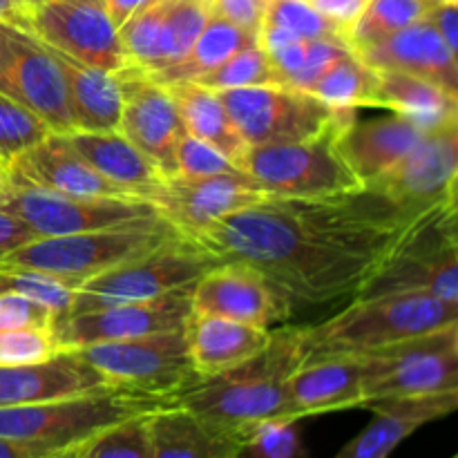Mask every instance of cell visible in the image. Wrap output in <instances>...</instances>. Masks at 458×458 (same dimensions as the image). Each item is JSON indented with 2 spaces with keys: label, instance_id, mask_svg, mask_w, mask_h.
I'll list each match as a JSON object with an SVG mask.
<instances>
[{
  "label": "cell",
  "instance_id": "obj_1",
  "mask_svg": "<svg viewBox=\"0 0 458 458\" xmlns=\"http://www.w3.org/2000/svg\"><path fill=\"white\" fill-rule=\"evenodd\" d=\"M414 219L378 188L313 199L264 197L192 242L219 262L258 268L291 307L356 298Z\"/></svg>",
  "mask_w": 458,
  "mask_h": 458
},
{
  "label": "cell",
  "instance_id": "obj_2",
  "mask_svg": "<svg viewBox=\"0 0 458 458\" xmlns=\"http://www.w3.org/2000/svg\"><path fill=\"white\" fill-rule=\"evenodd\" d=\"M302 362L300 329H273L271 344L262 353L222 374L199 378L170 403L186 407L215 428L246 438L262 420L295 419L286 380Z\"/></svg>",
  "mask_w": 458,
  "mask_h": 458
},
{
  "label": "cell",
  "instance_id": "obj_3",
  "mask_svg": "<svg viewBox=\"0 0 458 458\" xmlns=\"http://www.w3.org/2000/svg\"><path fill=\"white\" fill-rule=\"evenodd\" d=\"M452 325H458V304L428 293H392L353 298L322 325L300 329V338L304 362H311L331 356H367Z\"/></svg>",
  "mask_w": 458,
  "mask_h": 458
},
{
  "label": "cell",
  "instance_id": "obj_4",
  "mask_svg": "<svg viewBox=\"0 0 458 458\" xmlns=\"http://www.w3.org/2000/svg\"><path fill=\"white\" fill-rule=\"evenodd\" d=\"M356 116V107H334V121L320 134L293 143L249 146L240 168L267 197L313 199L356 191L362 183L338 148L340 128Z\"/></svg>",
  "mask_w": 458,
  "mask_h": 458
},
{
  "label": "cell",
  "instance_id": "obj_5",
  "mask_svg": "<svg viewBox=\"0 0 458 458\" xmlns=\"http://www.w3.org/2000/svg\"><path fill=\"white\" fill-rule=\"evenodd\" d=\"M428 293L458 304L456 199L419 215L356 298Z\"/></svg>",
  "mask_w": 458,
  "mask_h": 458
},
{
  "label": "cell",
  "instance_id": "obj_6",
  "mask_svg": "<svg viewBox=\"0 0 458 458\" xmlns=\"http://www.w3.org/2000/svg\"><path fill=\"white\" fill-rule=\"evenodd\" d=\"M174 235L177 231L159 217L130 226L36 237L0 259V268H34L79 286L128 259L150 253Z\"/></svg>",
  "mask_w": 458,
  "mask_h": 458
},
{
  "label": "cell",
  "instance_id": "obj_7",
  "mask_svg": "<svg viewBox=\"0 0 458 458\" xmlns=\"http://www.w3.org/2000/svg\"><path fill=\"white\" fill-rule=\"evenodd\" d=\"M165 405L157 398L125 389L107 387L36 405L0 410V437L12 441L36 443L47 450L81 445L101 429L130 416L150 414Z\"/></svg>",
  "mask_w": 458,
  "mask_h": 458
},
{
  "label": "cell",
  "instance_id": "obj_8",
  "mask_svg": "<svg viewBox=\"0 0 458 458\" xmlns=\"http://www.w3.org/2000/svg\"><path fill=\"white\" fill-rule=\"evenodd\" d=\"M215 264H219L217 258L201 249L197 242L177 233L150 253L128 259L76 286L70 316L119 304L146 302L186 289Z\"/></svg>",
  "mask_w": 458,
  "mask_h": 458
},
{
  "label": "cell",
  "instance_id": "obj_9",
  "mask_svg": "<svg viewBox=\"0 0 458 458\" xmlns=\"http://www.w3.org/2000/svg\"><path fill=\"white\" fill-rule=\"evenodd\" d=\"M110 387L170 403L199 380L183 329L74 349Z\"/></svg>",
  "mask_w": 458,
  "mask_h": 458
},
{
  "label": "cell",
  "instance_id": "obj_10",
  "mask_svg": "<svg viewBox=\"0 0 458 458\" xmlns=\"http://www.w3.org/2000/svg\"><path fill=\"white\" fill-rule=\"evenodd\" d=\"M362 365L365 405L380 398L458 392V325L367 353Z\"/></svg>",
  "mask_w": 458,
  "mask_h": 458
},
{
  "label": "cell",
  "instance_id": "obj_11",
  "mask_svg": "<svg viewBox=\"0 0 458 458\" xmlns=\"http://www.w3.org/2000/svg\"><path fill=\"white\" fill-rule=\"evenodd\" d=\"M0 208L21 217L38 237L72 235L159 219L155 206L125 197H76L27 183L7 173Z\"/></svg>",
  "mask_w": 458,
  "mask_h": 458
},
{
  "label": "cell",
  "instance_id": "obj_12",
  "mask_svg": "<svg viewBox=\"0 0 458 458\" xmlns=\"http://www.w3.org/2000/svg\"><path fill=\"white\" fill-rule=\"evenodd\" d=\"M0 94L34 112L52 132L74 130L67 81L56 52L34 31L0 22Z\"/></svg>",
  "mask_w": 458,
  "mask_h": 458
},
{
  "label": "cell",
  "instance_id": "obj_13",
  "mask_svg": "<svg viewBox=\"0 0 458 458\" xmlns=\"http://www.w3.org/2000/svg\"><path fill=\"white\" fill-rule=\"evenodd\" d=\"M246 146L293 143L316 137L334 121V107L289 85H255L217 92Z\"/></svg>",
  "mask_w": 458,
  "mask_h": 458
},
{
  "label": "cell",
  "instance_id": "obj_14",
  "mask_svg": "<svg viewBox=\"0 0 458 458\" xmlns=\"http://www.w3.org/2000/svg\"><path fill=\"white\" fill-rule=\"evenodd\" d=\"M27 30L52 49L88 67L106 72L128 67L119 27L103 0H47L30 12Z\"/></svg>",
  "mask_w": 458,
  "mask_h": 458
},
{
  "label": "cell",
  "instance_id": "obj_15",
  "mask_svg": "<svg viewBox=\"0 0 458 458\" xmlns=\"http://www.w3.org/2000/svg\"><path fill=\"white\" fill-rule=\"evenodd\" d=\"M264 192L246 173L219 177H164L146 201L177 233L192 240L217 219L264 199Z\"/></svg>",
  "mask_w": 458,
  "mask_h": 458
},
{
  "label": "cell",
  "instance_id": "obj_16",
  "mask_svg": "<svg viewBox=\"0 0 458 458\" xmlns=\"http://www.w3.org/2000/svg\"><path fill=\"white\" fill-rule=\"evenodd\" d=\"M456 165L458 123L423 134L410 155L369 186L416 219L443 201L456 199Z\"/></svg>",
  "mask_w": 458,
  "mask_h": 458
},
{
  "label": "cell",
  "instance_id": "obj_17",
  "mask_svg": "<svg viewBox=\"0 0 458 458\" xmlns=\"http://www.w3.org/2000/svg\"><path fill=\"white\" fill-rule=\"evenodd\" d=\"M192 313L217 316L273 329L291 318L293 307L258 271L242 262H219L192 284Z\"/></svg>",
  "mask_w": 458,
  "mask_h": 458
},
{
  "label": "cell",
  "instance_id": "obj_18",
  "mask_svg": "<svg viewBox=\"0 0 458 458\" xmlns=\"http://www.w3.org/2000/svg\"><path fill=\"white\" fill-rule=\"evenodd\" d=\"M191 291L192 286H186L146 302L119 304L67 316L54 327V334L61 349H79L97 343H119L183 329L192 313Z\"/></svg>",
  "mask_w": 458,
  "mask_h": 458
},
{
  "label": "cell",
  "instance_id": "obj_19",
  "mask_svg": "<svg viewBox=\"0 0 458 458\" xmlns=\"http://www.w3.org/2000/svg\"><path fill=\"white\" fill-rule=\"evenodd\" d=\"M116 74L123 94L119 132L137 146L164 173V177H173L177 173L174 152L179 141L186 137L173 94L165 85L148 79L134 67H125Z\"/></svg>",
  "mask_w": 458,
  "mask_h": 458
},
{
  "label": "cell",
  "instance_id": "obj_20",
  "mask_svg": "<svg viewBox=\"0 0 458 458\" xmlns=\"http://www.w3.org/2000/svg\"><path fill=\"white\" fill-rule=\"evenodd\" d=\"M356 54L376 72H403L419 76L458 97L456 52L447 47L428 18L403 27L358 49Z\"/></svg>",
  "mask_w": 458,
  "mask_h": 458
},
{
  "label": "cell",
  "instance_id": "obj_21",
  "mask_svg": "<svg viewBox=\"0 0 458 458\" xmlns=\"http://www.w3.org/2000/svg\"><path fill=\"white\" fill-rule=\"evenodd\" d=\"M107 380L74 349L30 365H0V410L107 389Z\"/></svg>",
  "mask_w": 458,
  "mask_h": 458
},
{
  "label": "cell",
  "instance_id": "obj_22",
  "mask_svg": "<svg viewBox=\"0 0 458 458\" xmlns=\"http://www.w3.org/2000/svg\"><path fill=\"white\" fill-rule=\"evenodd\" d=\"M4 168L12 177L34 183L45 191L63 192V195L132 199L116 186H112L106 177H101L92 165L85 164L76 155L74 148L67 143L65 134L58 132H49L43 141L12 157Z\"/></svg>",
  "mask_w": 458,
  "mask_h": 458
},
{
  "label": "cell",
  "instance_id": "obj_23",
  "mask_svg": "<svg viewBox=\"0 0 458 458\" xmlns=\"http://www.w3.org/2000/svg\"><path fill=\"white\" fill-rule=\"evenodd\" d=\"M458 407V392L432 396L380 398L367 403L374 420L343 447L335 458H389L392 452L423 425L445 419Z\"/></svg>",
  "mask_w": 458,
  "mask_h": 458
},
{
  "label": "cell",
  "instance_id": "obj_24",
  "mask_svg": "<svg viewBox=\"0 0 458 458\" xmlns=\"http://www.w3.org/2000/svg\"><path fill=\"white\" fill-rule=\"evenodd\" d=\"M362 371V356H331L304 362L286 380L289 405L295 419L365 405Z\"/></svg>",
  "mask_w": 458,
  "mask_h": 458
},
{
  "label": "cell",
  "instance_id": "obj_25",
  "mask_svg": "<svg viewBox=\"0 0 458 458\" xmlns=\"http://www.w3.org/2000/svg\"><path fill=\"white\" fill-rule=\"evenodd\" d=\"M423 132L401 114L352 121L340 128L338 148L362 186L378 182L403 157L414 150Z\"/></svg>",
  "mask_w": 458,
  "mask_h": 458
},
{
  "label": "cell",
  "instance_id": "obj_26",
  "mask_svg": "<svg viewBox=\"0 0 458 458\" xmlns=\"http://www.w3.org/2000/svg\"><path fill=\"white\" fill-rule=\"evenodd\" d=\"M183 334L199 378L217 376L250 360L262 353L273 338V329L199 313H191Z\"/></svg>",
  "mask_w": 458,
  "mask_h": 458
},
{
  "label": "cell",
  "instance_id": "obj_27",
  "mask_svg": "<svg viewBox=\"0 0 458 458\" xmlns=\"http://www.w3.org/2000/svg\"><path fill=\"white\" fill-rule=\"evenodd\" d=\"M152 458H244V438L165 403L150 414Z\"/></svg>",
  "mask_w": 458,
  "mask_h": 458
},
{
  "label": "cell",
  "instance_id": "obj_28",
  "mask_svg": "<svg viewBox=\"0 0 458 458\" xmlns=\"http://www.w3.org/2000/svg\"><path fill=\"white\" fill-rule=\"evenodd\" d=\"M65 139L85 164L92 165L101 177H106L112 186L132 199L146 201L148 192L164 179V173L119 130L112 132L72 130L65 132Z\"/></svg>",
  "mask_w": 458,
  "mask_h": 458
},
{
  "label": "cell",
  "instance_id": "obj_29",
  "mask_svg": "<svg viewBox=\"0 0 458 458\" xmlns=\"http://www.w3.org/2000/svg\"><path fill=\"white\" fill-rule=\"evenodd\" d=\"M374 107L405 116L423 134L458 123V97L432 81L403 72H378Z\"/></svg>",
  "mask_w": 458,
  "mask_h": 458
},
{
  "label": "cell",
  "instance_id": "obj_30",
  "mask_svg": "<svg viewBox=\"0 0 458 458\" xmlns=\"http://www.w3.org/2000/svg\"><path fill=\"white\" fill-rule=\"evenodd\" d=\"M56 58L67 81L74 130L83 132L119 130L121 106H123L119 74L88 67L61 52H56Z\"/></svg>",
  "mask_w": 458,
  "mask_h": 458
},
{
  "label": "cell",
  "instance_id": "obj_31",
  "mask_svg": "<svg viewBox=\"0 0 458 458\" xmlns=\"http://www.w3.org/2000/svg\"><path fill=\"white\" fill-rule=\"evenodd\" d=\"M165 88L170 89L174 103H177L186 134L213 146L215 150L222 152L228 161H233L240 168L249 146L237 132L235 123H233L224 103L219 101L217 92L195 83V81H179V83H170Z\"/></svg>",
  "mask_w": 458,
  "mask_h": 458
},
{
  "label": "cell",
  "instance_id": "obj_32",
  "mask_svg": "<svg viewBox=\"0 0 458 458\" xmlns=\"http://www.w3.org/2000/svg\"><path fill=\"white\" fill-rule=\"evenodd\" d=\"M250 45H258V34H250V31L233 25L226 18L210 16L208 21H206L204 30L197 36L191 52H188L182 61L165 67V70L146 76L161 85L179 83V81H192L197 79V76L217 70L222 63H226L228 58L235 56L242 49L250 47Z\"/></svg>",
  "mask_w": 458,
  "mask_h": 458
},
{
  "label": "cell",
  "instance_id": "obj_33",
  "mask_svg": "<svg viewBox=\"0 0 458 458\" xmlns=\"http://www.w3.org/2000/svg\"><path fill=\"white\" fill-rule=\"evenodd\" d=\"M378 72L367 65L356 52L344 54L334 63L309 92L329 107H365L374 106Z\"/></svg>",
  "mask_w": 458,
  "mask_h": 458
},
{
  "label": "cell",
  "instance_id": "obj_34",
  "mask_svg": "<svg viewBox=\"0 0 458 458\" xmlns=\"http://www.w3.org/2000/svg\"><path fill=\"white\" fill-rule=\"evenodd\" d=\"M208 18L210 12L204 0H170L164 25H161L155 58L146 70H141V74H155V72H161L182 61L191 52Z\"/></svg>",
  "mask_w": 458,
  "mask_h": 458
},
{
  "label": "cell",
  "instance_id": "obj_35",
  "mask_svg": "<svg viewBox=\"0 0 458 458\" xmlns=\"http://www.w3.org/2000/svg\"><path fill=\"white\" fill-rule=\"evenodd\" d=\"M76 284L34 268H0V293H18L49 309L61 322L70 316Z\"/></svg>",
  "mask_w": 458,
  "mask_h": 458
},
{
  "label": "cell",
  "instance_id": "obj_36",
  "mask_svg": "<svg viewBox=\"0 0 458 458\" xmlns=\"http://www.w3.org/2000/svg\"><path fill=\"white\" fill-rule=\"evenodd\" d=\"M428 16V7L420 0H369L362 16L349 31L353 52L411 25Z\"/></svg>",
  "mask_w": 458,
  "mask_h": 458
},
{
  "label": "cell",
  "instance_id": "obj_37",
  "mask_svg": "<svg viewBox=\"0 0 458 458\" xmlns=\"http://www.w3.org/2000/svg\"><path fill=\"white\" fill-rule=\"evenodd\" d=\"M192 81L213 89V92L235 88H255V85H282L280 74L273 67L268 54L259 45H250V47L242 49L235 56L228 58L226 63H222L217 70L197 76Z\"/></svg>",
  "mask_w": 458,
  "mask_h": 458
},
{
  "label": "cell",
  "instance_id": "obj_38",
  "mask_svg": "<svg viewBox=\"0 0 458 458\" xmlns=\"http://www.w3.org/2000/svg\"><path fill=\"white\" fill-rule=\"evenodd\" d=\"M152 414V411H150ZM150 414L130 416L81 443L85 458H152Z\"/></svg>",
  "mask_w": 458,
  "mask_h": 458
},
{
  "label": "cell",
  "instance_id": "obj_39",
  "mask_svg": "<svg viewBox=\"0 0 458 458\" xmlns=\"http://www.w3.org/2000/svg\"><path fill=\"white\" fill-rule=\"evenodd\" d=\"M168 3L170 0H159L155 4H148L119 27V40L128 58V67L141 72L152 63Z\"/></svg>",
  "mask_w": 458,
  "mask_h": 458
},
{
  "label": "cell",
  "instance_id": "obj_40",
  "mask_svg": "<svg viewBox=\"0 0 458 458\" xmlns=\"http://www.w3.org/2000/svg\"><path fill=\"white\" fill-rule=\"evenodd\" d=\"M264 22L284 27L293 36L302 40H318V38H344L349 40L347 31L327 18L325 13L318 12L307 0H271L267 9Z\"/></svg>",
  "mask_w": 458,
  "mask_h": 458
},
{
  "label": "cell",
  "instance_id": "obj_41",
  "mask_svg": "<svg viewBox=\"0 0 458 458\" xmlns=\"http://www.w3.org/2000/svg\"><path fill=\"white\" fill-rule=\"evenodd\" d=\"M244 456L249 458H307L298 420L268 419L255 425L244 438Z\"/></svg>",
  "mask_w": 458,
  "mask_h": 458
},
{
  "label": "cell",
  "instance_id": "obj_42",
  "mask_svg": "<svg viewBox=\"0 0 458 458\" xmlns=\"http://www.w3.org/2000/svg\"><path fill=\"white\" fill-rule=\"evenodd\" d=\"M52 130L27 107L0 94V164L43 141Z\"/></svg>",
  "mask_w": 458,
  "mask_h": 458
},
{
  "label": "cell",
  "instance_id": "obj_43",
  "mask_svg": "<svg viewBox=\"0 0 458 458\" xmlns=\"http://www.w3.org/2000/svg\"><path fill=\"white\" fill-rule=\"evenodd\" d=\"M63 352L54 329H16L0 334V365L43 362Z\"/></svg>",
  "mask_w": 458,
  "mask_h": 458
},
{
  "label": "cell",
  "instance_id": "obj_44",
  "mask_svg": "<svg viewBox=\"0 0 458 458\" xmlns=\"http://www.w3.org/2000/svg\"><path fill=\"white\" fill-rule=\"evenodd\" d=\"M174 170H177L174 174H182V177H219V174L244 173L222 152L191 134L179 141L177 152H174Z\"/></svg>",
  "mask_w": 458,
  "mask_h": 458
},
{
  "label": "cell",
  "instance_id": "obj_45",
  "mask_svg": "<svg viewBox=\"0 0 458 458\" xmlns=\"http://www.w3.org/2000/svg\"><path fill=\"white\" fill-rule=\"evenodd\" d=\"M56 316L34 300L18 293H0V334L16 329H54Z\"/></svg>",
  "mask_w": 458,
  "mask_h": 458
},
{
  "label": "cell",
  "instance_id": "obj_46",
  "mask_svg": "<svg viewBox=\"0 0 458 458\" xmlns=\"http://www.w3.org/2000/svg\"><path fill=\"white\" fill-rule=\"evenodd\" d=\"M210 16L226 18L233 25L258 34L271 0H204Z\"/></svg>",
  "mask_w": 458,
  "mask_h": 458
},
{
  "label": "cell",
  "instance_id": "obj_47",
  "mask_svg": "<svg viewBox=\"0 0 458 458\" xmlns=\"http://www.w3.org/2000/svg\"><path fill=\"white\" fill-rule=\"evenodd\" d=\"M36 237L38 235L21 217L0 208V259L7 258L9 253H13L21 246L30 244Z\"/></svg>",
  "mask_w": 458,
  "mask_h": 458
},
{
  "label": "cell",
  "instance_id": "obj_48",
  "mask_svg": "<svg viewBox=\"0 0 458 458\" xmlns=\"http://www.w3.org/2000/svg\"><path fill=\"white\" fill-rule=\"evenodd\" d=\"M309 3H311L318 12L325 13L327 18L338 22L349 36V31L356 25L358 18L362 16V12H365V7L369 4V0H309Z\"/></svg>",
  "mask_w": 458,
  "mask_h": 458
},
{
  "label": "cell",
  "instance_id": "obj_49",
  "mask_svg": "<svg viewBox=\"0 0 458 458\" xmlns=\"http://www.w3.org/2000/svg\"><path fill=\"white\" fill-rule=\"evenodd\" d=\"M458 3L454 4H441V7L428 9V21L432 22L434 30L441 34V38L445 40L447 47L452 52L458 49Z\"/></svg>",
  "mask_w": 458,
  "mask_h": 458
},
{
  "label": "cell",
  "instance_id": "obj_50",
  "mask_svg": "<svg viewBox=\"0 0 458 458\" xmlns=\"http://www.w3.org/2000/svg\"><path fill=\"white\" fill-rule=\"evenodd\" d=\"M49 452L43 445H36V443H22V441H12V438L0 437V458H43Z\"/></svg>",
  "mask_w": 458,
  "mask_h": 458
},
{
  "label": "cell",
  "instance_id": "obj_51",
  "mask_svg": "<svg viewBox=\"0 0 458 458\" xmlns=\"http://www.w3.org/2000/svg\"><path fill=\"white\" fill-rule=\"evenodd\" d=\"M103 3H106L107 13L114 21V25L121 27L132 13L141 12L143 7L159 3V0H103Z\"/></svg>",
  "mask_w": 458,
  "mask_h": 458
},
{
  "label": "cell",
  "instance_id": "obj_52",
  "mask_svg": "<svg viewBox=\"0 0 458 458\" xmlns=\"http://www.w3.org/2000/svg\"><path fill=\"white\" fill-rule=\"evenodd\" d=\"M0 22L27 30V12L16 0H0Z\"/></svg>",
  "mask_w": 458,
  "mask_h": 458
},
{
  "label": "cell",
  "instance_id": "obj_53",
  "mask_svg": "<svg viewBox=\"0 0 458 458\" xmlns=\"http://www.w3.org/2000/svg\"><path fill=\"white\" fill-rule=\"evenodd\" d=\"M43 458H85V456H83V447L72 445V447H63V450H56V452H49V454Z\"/></svg>",
  "mask_w": 458,
  "mask_h": 458
},
{
  "label": "cell",
  "instance_id": "obj_54",
  "mask_svg": "<svg viewBox=\"0 0 458 458\" xmlns=\"http://www.w3.org/2000/svg\"><path fill=\"white\" fill-rule=\"evenodd\" d=\"M16 3L21 4V7L27 12V16H30V12H34L36 7H40V4L47 3V0H16Z\"/></svg>",
  "mask_w": 458,
  "mask_h": 458
},
{
  "label": "cell",
  "instance_id": "obj_55",
  "mask_svg": "<svg viewBox=\"0 0 458 458\" xmlns=\"http://www.w3.org/2000/svg\"><path fill=\"white\" fill-rule=\"evenodd\" d=\"M420 3H423L428 9H432V7H441V4H454L458 0H420Z\"/></svg>",
  "mask_w": 458,
  "mask_h": 458
},
{
  "label": "cell",
  "instance_id": "obj_56",
  "mask_svg": "<svg viewBox=\"0 0 458 458\" xmlns=\"http://www.w3.org/2000/svg\"><path fill=\"white\" fill-rule=\"evenodd\" d=\"M4 188H7V168L4 164H0V197H3Z\"/></svg>",
  "mask_w": 458,
  "mask_h": 458
},
{
  "label": "cell",
  "instance_id": "obj_57",
  "mask_svg": "<svg viewBox=\"0 0 458 458\" xmlns=\"http://www.w3.org/2000/svg\"><path fill=\"white\" fill-rule=\"evenodd\" d=\"M452 458H458V456H452Z\"/></svg>",
  "mask_w": 458,
  "mask_h": 458
},
{
  "label": "cell",
  "instance_id": "obj_58",
  "mask_svg": "<svg viewBox=\"0 0 458 458\" xmlns=\"http://www.w3.org/2000/svg\"><path fill=\"white\" fill-rule=\"evenodd\" d=\"M307 3H309V0H307Z\"/></svg>",
  "mask_w": 458,
  "mask_h": 458
}]
</instances>
